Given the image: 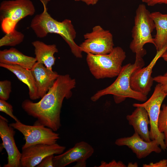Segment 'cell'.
<instances>
[{
	"label": "cell",
	"mask_w": 167,
	"mask_h": 167,
	"mask_svg": "<svg viewBox=\"0 0 167 167\" xmlns=\"http://www.w3.org/2000/svg\"><path fill=\"white\" fill-rule=\"evenodd\" d=\"M131 114L126 116L129 124L132 126L135 132H137L145 141L149 142L150 137L148 125L150 121L148 113L143 107L138 106Z\"/></svg>",
	"instance_id": "cell-16"
},
{
	"label": "cell",
	"mask_w": 167,
	"mask_h": 167,
	"mask_svg": "<svg viewBox=\"0 0 167 167\" xmlns=\"http://www.w3.org/2000/svg\"><path fill=\"white\" fill-rule=\"evenodd\" d=\"M14 128L8 124V120L0 115V137L2 145L7 154V163L3 167H21V153L15 143Z\"/></svg>",
	"instance_id": "cell-12"
},
{
	"label": "cell",
	"mask_w": 167,
	"mask_h": 167,
	"mask_svg": "<svg viewBox=\"0 0 167 167\" xmlns=\"http://www.w3.org/2000/svg\"><path fill=\"white\" fill-rule=\"evenodd\" d=\"M99 0H75L76 1L83 2L88 5L96 4Z\"/></svg>",
	"instance_id": "cell-30"
},
{
	"label": "cell",
	"mask_w": 167,
	"mask_h": 167,
	"mask_svg": "<svg viewBox=\"0 0 167 167\" xmlns=\"http://www.w3.org/2000/svg\"><path fill=\"white\" fill-rule=\"evenodd\" d=\"M166 167H167V166Z\"/></svg>",
	"instance_id": "cell-36"
},
{
	"label": "cell",
	"mask_w": 167,
	"mask_h": 167,
	"mask_svg": "<svg viewBox=\"0 0 167 167\" xmlns=\"http://www.w3.org/2000/svg\"><path fill=\"white\" fill-rule=\"evenodd\" d=\"M11 92V83L10 81L4 80L0 81V99L8 100Z\"/></svg>",
	"instance_id": "cell-23"
},
{
	"label": "cell",
	"mask_w": 167,
	"mask_h": 167,
	"mask_svg": "<svg viewBox=\"0 0 167 167\" xmlns=\"http://www.w3.org/2000/svg\"><path fill=\"white\" fill-rule=\"evenodd\" d=\"M144 65L143 58L135 56L134 63H129L122 66L114 81L108 87L98 91L92 96L91 100L95 102L103 96L112 95L116 104L121 103L127 98L141 102L145 101L147 99V96L133 90L130 84V77L132 73L143 67Z\"/></svg>",
	"instance_id": "cell-3"
},
{
	"label": "cell",
	"mask_w": 167,
	"mask_h": 167,
	"mask_svg": "<svg viewBox=\"0 0 167 167\" xmlns=\"http://www.w3.org/2000/svg\"><path fill=\"white\" fill-rule=\"evenodd\" d=\"M161 57L165 61L167 62V53H165L162 55ZM164 75H167V72Z\"/></svg>",
	"instance_id": "cell-34"
},
{
	"label": "cell",
	"mask_w": 167,
	"mask_h": 167,
	"mask_svg": "<svg viewBox=\"0 0 167 167\" xmlns=\"http://www.w3.org/2000/svg\"><path fill=\"white\" fill-rule=\"evenodd\" d=\"M138 166V163L137 162L134 163L129 162L128 163L127 167H137Z\"/></svg>",
	"instance_id": "cell-32"
},
{
	"label": "cell",
	"mask_w": 167,
	"mask_h": 167,
	"mask_svg": "<svg viewBox=\"0 0 167 167\" xmlns=\"http://www.w3.org/2000/svg\"><path fill=\"white\" fill-rule=\"evenodd\" d=\"M160 110L158 122L159 131L164 134V142L167 149V103L162 106Z\"/></svg>",
	"instance_id": "cell-22"
},
{
	"label": "cell",
	"mask_w": 167,
	"mask_h": 167,
	"mask_svg": "<svg viewBox=\"0 0 167 167\" xmlns=\"http://www.w3.org/2000/svg\"><path fill=\"white\" fill-rule=\"evenodd\" d=\"M34 47L36 62L44 64L48 69L52 70L56 58L54 54L58 52L55 44L47 45L40 41H35L32 43Z\"/></svg>",
	"instance_id": "cell-19"
},
{
	"label": "cell",
	"mask_w": 167,
	"mask_h": 167,
	"mask_svg": "<svg viewBox=\"0 0 167 167\" xmlns=\"http://www.w3.org/2000/svg\"><path fill=\"white\" fill-rule=\"evenodd\" d=\"M94 152L92 147L88 143L81 141L65 152L54 156V167H65L74 162L86 161Z\"/></svg>",
	"instance_id": "cell-14"
},
{
	"label": "cell",
	"mask_w": 167,
	"mask_h": 167,
	"mask_svg": "<svg viewBox=\"0 0 167 167\" xmlns=\"http://www.w3.org/2000/svg\"><path fill=\"white\" fill-rule=\"evenodd\" d=\"M66 147L57 143L48 145L38 144L22 149L21 167L36 166L46 157L59 155L64 152Z\"/></svg>",
	"instance_id": "cell-10"
},
{
	"label": "cell",
	"mask_w": 167,
	"mask_h": 167,
	"mask_svg": "<svg viewBox=\"0 0 167 167\" xmlns=\"http://www.w3.org/2000/svg\"><path fill=\"white\" fill-rule=\"evenodd\" d=\"M126 165L121 161H116L113 160L109 163L102 161L98 167H126Z\"/></svg>",
	"instance_id": "cell-26"
},
{
	"label": "cell",
	"mask_w": 167,
	"mask_h": 167,
	"mask_svg": "<svg viewBox=\"0 0 167 167\" xmlns=\"http://www.w3.org/2000/svg\"><path fill=\"white\" fill-rule=\"evenodd\" d=\"M167 96L160 84L156 86L150 98L143 103H134V107L140 106L147 111L150 121V137L151 140H156L162 149H167L164 142L163 133L160 132L158 128V122L161 104Z\"/></svg>",
	"instance_id": "cell-7"
},
{
	"label": "cell",
	"mask_w": 167,
	"mask_h": 167,
	"mask_svg": "<svg viewBox=\"0 0 167 167\" xmlns=\"http://www.w3.org/2000/svg\"><path fill=\"white\" fill-rule=\"evenodd\" d=\"M150 13L144 4H140L135 11L134 25L132 30V40L130 45L136 56L143 58L146 54L143 47L147 43L155 45L152 33L155 28Z\"/></svg>",
	"instance_id": "cell-5"
},
{
	"label": "cell",
	"mask_w": 167,
	"mask_h": 167,
	"mask_svg": "<svg viewBox=\"0 0 167 167\" xmlns=\"http://www.w3.org/2000/svg\"><path fill=\"white\" fill-rule=\"evenodd\" d=\"M165 53H167V50L166 51V52Z\"/></svg>",
	"instance_id": "cell-35"
},
{
	"label": "cell",
	"mask_w": 167,
	"mask_h": 167,
	"mask_svg": "<svg viewBox=\"0 0 167 167\" xmlns=\"http://www.w3.org/2000/svg\"><path fill=\"white\" fill-rule=\"evenodd\" d=\"M31 70L35 79L39 96L41 98L47 93L59 75L37 62Z\"/></svg>",
	"instance_id": "cell-15"
},
{
	"label": "cell",
	"mask_w": 167,
	"mask_h": 167,
	"mask_svg": "<svg viewBox=\"0 0 167 167\" xmlns=\"http://www.w3.org/2000/svg\"><path fill=\"white\" fill-rule=\"evenodd\" d=\"M76 84L75 79L69 75H59L40 101L34 102L26 99L21 104L22 108L28 115L36 118L38 123L57 131L61 126L60 114L63 100L71 97L72 90Z\"/></svg>",
	"instance_id": "cell-1"
},
{
	"label": "cell",
	"mask_w": 167,
	"mask_h": 167,
	"mask_svg": "<svg viewBox=\"0 0 167 167\" xmlns=\"http://www.w3.org/2000/svg\"><path fill=\"white\" fill-rule=\"evenodd\" d=\"M167 50V44L157 53L146 67L139 68L132 73L130 77L131 88L134 91L147 96L150 91L154 81L152 76L153 68L159 59Z\"/></svg>",
	"instance_id": "cell-11"
},
{
	"label": "cell",
	"mask_w": 167,
	"mask_h": 167,
	"mask_svg": "<svg viewBox=\"0 0 167 167\" xmlns=\"http://www.w3.org/2000/svg\"><path fill=\"white\" fill-rule=\"evenodd\" d=\"M0 66L15 74L18 79L26 84L29 89L30 98L32 100L40 98L39 96L35 80L31 70L20 66L0 63Z\"/></svg>",
	"instance_id": "cell-17"
},
{
	"label": "cell",
	"mask_w": 167,
	"mask_h": 167,
	"mask_svg": "<svg viewBox=\"0 0 167 167\" xmlns=\"http://www.w3.org/2000/svg\"><path fill=\"white\" fill-rule=\"evenodd\" d=\"M86 166V161H80L76 162L75 165L73 166L74 167H85Z\"/></svg>",
	"instance_id": "cell-31"
},
{
	"label": "cell",
	"mask_w": 167,
	"mask_h": 167,
	"mask_svg": "<svg viewBox=\"0 0 167 167\" xmlns=\"http://www.w3.org/2000/svg\"><path fill=\"white\" fill-rule=\"evenodd\" d=\"M155 26L156 32L154 41L157 51L163 48L167 44V14L159 11L150 13Z\"/></svg>",
	"instance_id": "cell-20"
},
{
	"label": "cell",
	"mask_w": 167,
	"mask_h": 167,
	"mask_svg": "<svg viewBox=\"0 0 167 167\" xmlns=\"http://www.w3.org/2000/svg\"><path fill=\"white\" fill-rule=\"evenodd\" d=\"M34 6L30 0H6L0 4V20L2 30L6 34L15 29L21 19L33 15Z\"/></svg>",
	"instance_id": "cell-6"
},
{
	"label": "cell",
	"mask_w": 167,
	"mask_h": 167,
	"mask_svg": "<svg viewBox=\"0 0 167 167\" xmlns=\"http://www.w3.org/2000/svg\"><path fill=\"white\" fill-rule=\"evenodd\" d=\"M153 80L160 84L163 90L167 94V75H159L154 77Z\"/></svg>",
	"instance_id": "cell-25"
},
{
	"label": "cell",
	"mask_w": 167,
	"mask_h": 167,
	"mask_svg": "<svg viewBox=\"0 0 167 167\" xmlns=\"http://www.w3.org/2000/svg\"><path fill=\"white\" fill-rule=\"evenodd\" d=\"M87 54L86 60L89 71L98 79L117 76L126 57L125 52L119 46L114 47L111 52L106 54Z\"/></svg>",
	"instance_id": "cell-4"
},
{
	"label": "cell",
	"mask_w": 167,
	"mask_h": 167,
	"mask_svg": "<svg viewBox=\"0 0 167 167\" xmlns=\"http://www.w3.org/2000/svg\"><path fill=\"white\" fill-rule=\"evenodd\" d=\"M54 155H49L45 158L36 167H54L53 159Z\"/></svg>",
	"instance_id": "cell-27"
},
{
	"label": "cell",
	"mask_w": 167,
	"mask_h": 167,
	"mask_svg": "<svg viewBox=\"0 0 167 167\" xmlns=\"http://www.w3.org/2000/svg\"><path fill=\"white\" fill-rule=\"evenodd\" d=\"M84 37L85 40L79 46L82 52L87 54H106L114 48L112 34L100 26H95L91 32L85 33Z\"/></svg>",
	"instance_id": "cell-9"
},
{
	"label": "cell",
	"mask_w": 167,
	"mask_h": 167,
	"mask_svg": "<svg viewBox=\"0 0 167 167\" xmlns=\"http://www.w3.org/2000/svg\"><path fill=\"white\" fill-rule=\"evenodd\" d=\"M115 143L118 146H127L139 159L145 158L152 152L159 153L162 150L156 140H152L149 142L146 141L135 132L131 136L117 139Z\"/></svg>",
	"instance_id": "cell-13"
},
{
	"label": "cell",
	"mask_w": 167,
	"mask_h": 167,
	"mask_svg": "<svg viewBox=\"0 0 167 167\" xmlns=\"http://www.w3.org/2000/svg\"><path fill=\"white\" fill-rule=\"evenodd\" d=\"M24 38V34L15 29L9 33L6 34L0 39V47L15 46L22 42Z\"/></svg>",
	"instance_id": "cell-21"
},
{
	"label": "cell",
	"mask_w": 167,
	"mask_h": 167,
	"mask_svg": "<svg viewBox=\"0 0 167 167\" xmlns=\"http://www.w3.org/2000/svg\"><path fill=\"white\" fill-rule=\"evenodd\" d=\"M9 125L24 136L25 142L22 149L38 144H53L57 143L60 138L58 133L36 122L32 126L25 124L20 121Z\"/></svg>",
	"instance_id": "cell-8"
},
{
	"label": "cell",
	"mask_w": 167,
	"mask_h": 167,
	"mask_svg": "<svg viewBox=\"0 0 167 167\" xmlns=\"http://www.w3.org/2000/svg\"><path fill=\"white\" fill-rule=\"evenodd\" d=\"M47 9L44 8L43 11L35 16L31 20L30 26L36 36L44 38L49 33L59 34L68 45L73 55L77 58H82V52L74 41L76 32L71 21L68 19L58 21L51 16Z\"/></svg>",
	"instance_id": "cell-2"
},
{
	"label": "cell",
	"mask_w": 167,
	"mask_h": 167,
	"mask_svg": "<svg viewBox=\"0 0 167 167\" xmlns=\"http://www.w3.org/2000/svg\"><path fill=\"white\" fill-rule=\"evenodd\" d=\"M0 111L9 115L15 122L19 120L13 113V107L12 105L6 101L0 99Z\"/></svg>",
	"instance_id": "cell-24"
},
{
	"label": "cell",
	"mask_w": 167,
	"mask_h": 167,
	"mask_svg": "<svg viewBox=\"0 0 167 167\" xmlns=\"http://www.w3.org/2000/svg\"><path fill=\"white\" fill-rule=\"evenodd\" d=\"M143 2L146 3L150 6H153L157 4L167 5V0H142Z\"/></svg>",
	"instance_id": "cell-29"
},
{
	"label": "cell",
	"mask_w": 167,
	"mask_h": 167,
	"mask_svg": "<svg viewBox=\"0 0 167 167\" xmlns=\"http://www.w3.org/2000/svg\"><path fill=\"white\" fill-rule=\"evenodd\" d=\"M36 62L35 58L26 55L14 48L0 51V63L17 65L31 70Z\"/></svg>",
	"instance_id": "cell-18"
},
{
	"label": "cell",
	"mask_w": 167,
	"mask_h": 167,
	"mask_svg": "<svg viewBox=\"0 0 167 167\" xmlns=\"http://www.w3.org/2000/svg\"><path fill=\"white\" fill-rule=\"evenodd\" d=\"M167 166V159H163L155 163H150L148 164H143V167H166Z\"/></svg>",
	"instance_id": "cell-28"
},
{
	"label": "cell",
	"mask_w": 167,
	"mask_h": 167,
	"mask_svg": "<svg viewBox=\"0 0 167 167\" xmlns=\"http://www.w3.org/2000/svg\"><path fill=\"white\" fill-rule=\"evenodd\" d=\"M42 4L43 7H46L47 4L50 0H39Z\"/></svg>",
	"instance_id": "cell-33"
}]
</instances>
